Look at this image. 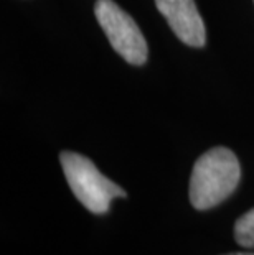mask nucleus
<instances>
[{"instance_id":"nucleus-4","label":"nucleus","mask_w":254,"mask_h":255,"mask_svg":"<svg viewBox=\"0 0 254 255\" xmlns=\"http://www.w3.org/2000/svg\"><path fill=\"white\" fill-rule=\"evenodd\" d=\"M155 5L178 40L193 48L205 46L207 30L195 0H155Z\"/></svg>"},{"instance_id":"nucleus-6","label":"nucleus","mask_w":254,"mask_h":255,"mask_svg":"<svg viewBox=\"0 0 254 255\" xmlns=\"http://www.w3.org/2000/svg\"><path fill=\"white\" fill-rule=\"evenodd\" d=\"M226 255H254V254H246V252H236V254H226Z\"/></svg>"},{"instance_id":"nucleus-3","label":"nucleus","mask_w":254,"mask_h":255,"mask_svg":"<svg viewBox=\"0 0 254 255\" xmlns=\"http://www.w3.org/2000/svg\"><path fill=\"white\" fill-rule=\"evenodd\" d=\"M94 13L111 46L127 63L142 66L147 61L149 46L131 15L112 0H98L94 5Z\"/></svg>"},{"instance_id":"nucleus-5","label":"nucleus","mask_w":254,"mask_h":255,"mask_svg":"<svg viewBox=\"0 0 254 255\" xmlns=\"http://www.w3.org/2000/svg\"><path fill=\"white\" fill-rule=\"evenodd\" d=\"M235 239L241 247L254 249V208L236 221Z\"/></svg>"},{"instance_id":"nucleus-2","label":"nucleus","mask_w":254,"mask_h":255,"mask_svg":"<svg viewBox=\"0 0 254 255\" xmlns=\"http://www.w3.org/2000/svg\"><path fill=\"white\" fill-rule=\"evenodd\" d=\"M64 176L78 201L93 214H104L109 211L112 199L126 198L127 193L106 178L88 156L74 151H63L59 155Z\"/></svg>"},{"instance_id":"nucleus-1","label":"nucleus","mask_w":254,"mask_h":255,"mask_svg":"<svg viewBox=\"0 0 254 255\" xmlns=\"http://www.w3.org/2000/svg\"><path fill=\"white\" fill-rule=\"evenodd\" d=\"M241 178L236 155L225 146H215L197 160L190 176V203L198 211L215 208L235 191Z\"/></svg>"}]
</instances>
